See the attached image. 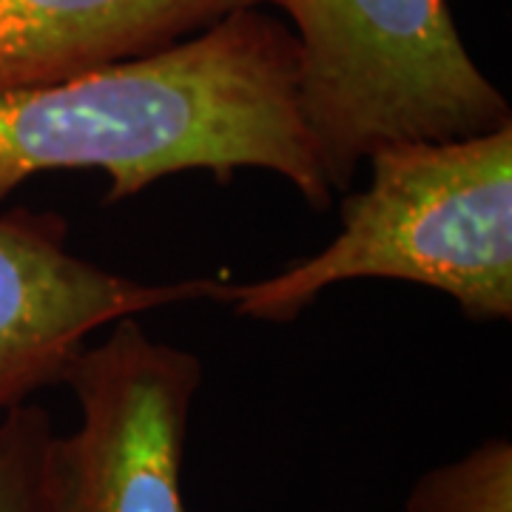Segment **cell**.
I'll return each mask as SVG.
<instances>
[{"label":"cell","instance_id":"1","mask_svg":"<svg viewBox=\"0 0 512 512\" xmlns=\"http://www.w3.org/2000/svg\"><path fill=\"white\" fill-rule=\"evenodd\" d=\"M239 168L285 177L328 208L330 188L299 109L291 26L245 6L151 55L0 97V200L35 174L103 171L109 200L171 174Z\"/></svg>","mask_w":512,"mask_h":512},{"label":"cell","instance_id":"2","mask_svg":"<svg viewBox=\"0 0 512 512\" xmlns=\"http://www.w3.org/2000/svg\"><path fill=\"white\" fill-rule=\"evenodd\" d=\"M370 185L342 202L325 251L228 285L234 313L291 322L330 285L399 279L447 293L473 319L512 316V126L373 151Z\"/></svg>","mask_w":512,"mask_h":512},{"label":"cell","instance_id":"3","mask_svg":"<svg viewBox=\"0 0 512 512\" xmlns=\"http://www.w3.org/2000/svg\"><path fill=\"white\" fill-rule=\"evenodd\" d=\"M291 18L299 109L333 191L373 151L512 126L447 0H259Z\"/></svg>","mask_w":512,"mask_h":512},{"label":"cell","instance_id":"4","mask_svg":"<svg viewBox=\"0 0 512 512\" xmlns=\"http://www.w3.org/2000/svg\"><path fill=\"white\" fill-rule=\"evenodd\" d=\"M109 328L63 376L80 404L77 430L63 436L66 512H188L183 464L200 359L151 339L137 316Z\"/></svg>","mask_w":512,"mask_h":512},{"label":"cell","instance_id":"5","mask_svg":"<svg viewBox=\"0 0 512 512\" xmlns=\"http://www.w3.org/2000/svg\"><path fill=\"white\" fill-rule=\"evenodd\" d=\"M57 214H0V413L63 382L94 330L117 319L225 296V282H140L114 274L66 245Z\"/></svg>","mask_w":512,"mask_h":512},{"label":"cell","instance_id":"6","mask_svg":"<svg viewBox=\"0 0 512 512\" xmlns=\"http://www.w3.org/2000/svg\"><path fill=\"white\" fill-rule=\"evenodd\" d=\"M259 0H0V97L197 35Z\"/></svg>","mask_w":512,"mask_h":512},{"label":"cell","instance_id":"7","mask_svg":"<svg viewBox=\"0 0 512 512\" xmlns=\"http://www.w3.org/2000/svg\"><path fill=\"white\" fill-rule=\"evenodd\" d=\"M0 512H66L63 436L35 402L0 413Z\"/></svg>","mask_w":512,"mask_h":512},{"label":"cell","instance_id":"8","mask_svg":"<svg viewBox=\"0 0 512 512\" xmlns=\"http://www.w3.org/2000/svg\"><path fill=\"white\" fill-rule=\"evenodd\" d=\"M407 512H512V444L487 439L458 461L427 470L404 501Z\"/></svg>","mask_w":512,"mask_h":512}]
</instances>
